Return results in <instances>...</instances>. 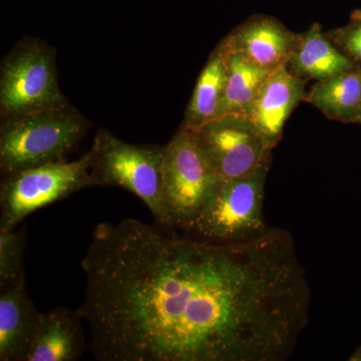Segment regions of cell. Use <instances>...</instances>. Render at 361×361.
Listing matches in <instances>:
<instances>
[{"label": "cell", "mask_w": 361, "mask_h": 361, "mask_svg": "<svg viewBox=\"0 0 361 361\" xmlns=\"http://www.w3.org/2000/svg\"><path fill=\"white\" fill-rule=\"evenodd\" d=\"M90 127V121L71 104L1 118L2 174L66 160Z\"/></svg>", "instance_id": "1"}, {"label": "cell", "mask_w": 361, "mask_h": 361, "mask_svg": "<svg viewBox=\"0 0 361 361\" xmlns=\"http://www.w3.org/2000/svg\"><path fill=\"white\" fill-rule=\"evenodd\" d=\"M90 149L96 187L128 190L146 204L159 225L170 228L163 194L165 146L129 144L101 129Z\"/></svg>", "instance_id": "2"}, {"label": "cell", "mask_w": 361, "mask_h": 361, "mask_svg": "<svg viewBox=\"0 0 361 361\" xmlns=\"http://www.w3.org/2000/svg\"><path fill=\"white\" fill-rule=\"evenodd\" d=\"M56 51L35 37H25L2 59L1 118L56 108L68 103L59 85Z\"/></svg>", "instance_id": "3"}, {"label": "cell", "mask_w": 361, "mask_h": 361, "mask_svg": "<svg viewBox=\"0 0 361 361\" xmlns=\"http://www.w3.org/2000/svg\"><path fill=\"white\" fill-rule=\"evenodd\" d=\"M219 180L196 130L182 123L166 145L164 158V205L171 229L192 231Z\"/></svg>", "instance_id": "4"}, {"label": "cell", "mask_w": 361, "mask_h": 361, "mask_svg": "<svg viewBox=\"0 0 361 361\" xmlns=\"http://www.w3.org/2000/svg\"><path fill=\"white\" fill-rule=\"evenodd\" d=\"M92 163L90 149L75 161H54L4 176L0 185V230H14L35 211L96 187Z\"/></svg>", "instance_id": "5"}, {"label": "cell", "mask_w": 361, "mask_h": 361, "mask_svg": "<svg viewBox=\"0 0 361 361\" xmlns=\"http://www.w3.org/2000/svg\"><path fill=\"white\" fill-rule=\"evenodd\" d=\"M270 164L244 177L220 178L192 231L220 243L246 241L268 231L263 200Z\"/></svg>", "instance_id": "6"}, {"label": "cell", "mask_w": 361, "mask_h": 361, "mask_svg": "<svg viewBox=\"0 0 361 361\" xmlns=\"http://www.w3.org/2000/svg\"><path fill=\"white\" fill-rule=\"evenodd\" d=\"M204 153L223 179L250 175L271 163V147L246 116L225 115L196 130Z\"/></svg>", "instance_id": "7"}, {"label": "cell", "mask_w": 361, "mask_h": 361, "mask_svg": "<svg viewBox=\"0 0 361 361\" xmlns=\"http://www.w3.org/2000/svg\"><path fill=\"white\" fill-rule=\"evenodd\" d=\"M296 37L277 18L257 14L235 27L222 42L254 65L274 71L286 66Z\"/></svg>", "instance_id": "8"}, {"label": "cell", "mask_w": 361, "mask_h": 361, "mask_svg": "<svg viewBox=\"0 0 361 361\" xmlns=\"http://www.w3.org/2000/svg\"><path fill=\"white\" fill-rule=\"evenodd\" d=\"M306 80L295 77L286 66L271 73L265 80L249 118L271 147L281 140L285 123L300 102H304Z\"/></svg>", "instance_id": "9"}, {"label": "cell", "mask_w": 361, "mask_h": 361, "mask_svg": "<svg viewBox=\"0 0 361 361\" xmlns=\"http://www.w3.org/2000/svg\"><path fill=\"white\" fill-rule=\"evenodd\" d=\"M78 311L56 307L40 313L25 361H75L85 350Z\"/></svg>", "instance_id": "10"}, {"label": "cell", "mask_w": 361, "mask_h": 361, "mask_svg": "<svg viewBox=\"0 0 361 361\" xmlns=\"http://www.w3.org/2000/svg\"><path fill=\"white\" fill-rule=\"evenodd\" d=\"M40 312L27 292L25 277L0 294V360L25 361Z\"/></svg>", "instance_id": "11"}, {"label": "cell", "mask_w": 361, "mask_h": 361, "mask_svg": "<svg viewBox=\"0 0 361 361\" xmlns=\"http://www.w3.org/2000/svg\"><path fill=\"white\" fill-rule=\"evenodd\" d=\"M286 66L297 78L319 82L357 66L323 32L319 23H314L306 32L297 33Z\"/></svg>", "instance_id": "12"}, {"label": "cell", "mask_w": 361, "mask_h": 361, "mask_svg": "<svg viewBox=\"0 0 361 361\" xmlns=\"http://www.w3.org/2000/svg\"><path fill=\"white\" fill-rule=\"evenodd\" d=\"M304 102L329 120L358 123L361 113V68L358 66L316 82Z\"/></svg>", "instance_id": "13"}, {"label": "cell", "mask_w": 361, "mask_h": 361, "mask_svg": "<svg viewBox=\"0 0 361 361\" xmlns=\"http://www.w3.org/2000/svg\"><path fill=\"white\" fill-rule=\"evenodd\" d=\"M226 84L225 54L222 47L218 44L211 52L197 80L183 123L190 129L198 130L206 123L220 118L225 101Z\"/></svg>", "instance_id": "14"}, {"label": "cell", "mask_w": 361, "mask_h": 361, "mask_svg": "<svg viewBox=\"0 0 361 361\" xmlns=\"http://www.w3.org/2000/svg\"><path fill=\"white\" fill-rule=\"evenodd\" d=\"M219 44L224 51L227 71L222 116H250L256 97L273 71L254 65L239 52L229 49L222 40Z\"/></svg>", "instance_id": "15"}, {"label": "cell", "mask_w": 361, "mask_h": 361, "mask_svg": "<svg viewBox=\"0 0 361 361\" xmlns=\"http://www.w3.org/2000/svg\"><path fill=\"white\" fill-rule=\"evenodd\" d=\"M25 230H0V287L6 289L25 277Z\"/></svg>", "instance_id": "16"}, {"label": "cell", "mask_w": 361, "mask_h": 361, "mask_svg": "<svg viewBox=\"0 0 361 361\" xmlns=\"http://www.w3.org/2000/svg\"><path fill=\"white\" fill-rule=\"evenodd\" d=\"M327 37L361 68V9L353 11L345 25L326 32Z\"/></svg>", "instance_id": "17"}, {"label": "cell", "mask_w": 361, "mask_h": 361, "mask_svg": "<svg viewBox=\"0 0 361 361\" xmlns=\"http://www.w3.org/2000/svg\"><path fill=\"white\" fill-rule=\"evenodd\" d=\"M358 123H361V113H360V120H358Z\"/></svg>", "instance_id": "18"}]
</instances>
